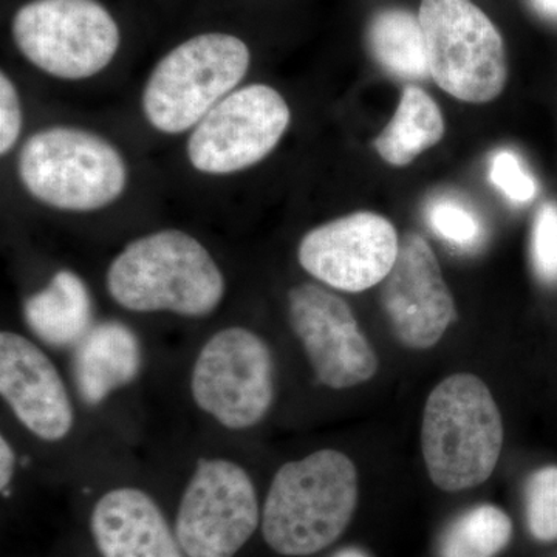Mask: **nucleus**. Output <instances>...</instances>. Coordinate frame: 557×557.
<instances>
[{
  "instance_id": "f257e3e1",
  "label": "nucleus",
  "mask_w": 557,
  "mask_h": 557,
  "mask_svg": "<svg viewBox=\"0 0 557 557\" xmlns=\"http://www.w3.org/2000/svg\"><path fill=\"white\" fill-rule=\"evenodd\" d=\"M110 298L134 313L205 318L225 298L226 281L208 248L182 230L132 240L106 273Z\"/></svg>"
},
{
  "instance_id": "f03ea898",
  "label": "nucleus",
  "mask_w": 557,
  "mask_h": 557,
  "mask_svg": "<svg viewBox=\"0 0 557 557\" xmlns=\"http://www.w3.org/2000/svg\"><path fill=\"white\" fill-rule=\"evenodd\" d=\"M357 504L354 461L339 450H318L277 469L262 509V536L277 555H314L338 541Z\"/></svg>"
},
{
  "instance_id": "7ed1b4c3",
  "label": "nucleus",
  "mask_w": 557,
  "mask_h": 557,
  "mask_svg": "<svg viewBox=\"0 0 557 557\" xmlns=\"http://www.w3.org/2000/svg\"><path fill=\"white\" fill-rule=\"evenodd\" d=\"M502 446L504 423L482 380L456 373L431 392L421 448L435 486L456 493L482 485L493 475Z\"/></svg>"
},
{
  "instance_id": "20e7f679",
  "label": "nucleus",
  "mask_w": 557,
  "mask_h": 557,
  "mask_svg": "<svg viewBox=\"0 0 557 557\" xmlns=\"http://www.w3.org/2000/svg\"><path fill=\"white\" fill-rule=\"evenodd\" d=\"M17 177L33 199L65 212L100 211L127 188L129 171L119 149L75 126H50L21 148Z\"/></svg>"
},
{
  "instance_id": "39448f33",
  "label": "nucleus",
  "mask_w": 557,
  "mask_h": 557,
  "mask_svg": "<svg viewBox=\"0 0 557 557\" xmlns=\"http://www.w3.org/2000/svg\"><path fill=\"white\" fill-rule=\"evenodd\" d=\"M249 64L251 51L237 36H194L153 67L141 95L143 115L161 134L194 129L223 98L239 89Z\"/></svg>"
},
{
  "instance_id": "423d86ee",
  "label": "nucleus",
  "mask_w": 557,
  "mask_h": 557,
  "mask_svg": "<svg viewBox=\"0 0 557 557\" xmlns=\"http://www.w3.org/2000/svg\"><path fill=\"white\" fill-rule=\"evenodd\" d=\"M431 78L458 101L485 104L505 89L507 51L494 22L471 0H421Z\"/></svg>"
},
{
  "instance_id": "0eeeda50",
  "label": "nucleus",
  "mask_w": 557,
  "mask_h": 557,
  "mask_svg": "<svg viewBox=\"0 0 557 557\" xmlns=\"http://www.w3.org/2000/svg\"><path fill=\"white\" fill-rule=\"evenodd\" d=\"M22 57L40 72L81 81L109 67L119 53V24L98 0H30L11 24Z\"/></svg>"
},
{
  "instance_id": "6e6552de",
  "label": "nucleus",
  "mask_w": 557,
  "mask_h": 557,
  "mask_svg": "<svg viewBox=\"0 0 557 557\" xmlns=\"http://www.w3.org/2000/svg\"><path fill=\"white\" fill-rule=\"evenodd\" d=\"M190 394L220 426L245 431L259 424L274 401V362L269 344L252 330H219L200 348Z\"/></svg>"
},
{
  "instance_id": "1a4fd4ad",
  "label": "nucleus",
  "mask_w": 557,
  "mask_h": 557,
  "mask_svg": "<svg viewBox=\"0 0 557 557\" xmlns=\"http://www.w3.org/2000/svg\"><path fill=\"white\" fill-rule=\"evenodd\" d=\"M262 522L247 469L226 458L197 463L180 500L175 536L186 557H234Z\"/></svg>"
},
{
  "instance_id": "9d476101",
  "label": "nucleus",
  "mask_w": 557,
  "mask_h": 557,
  "mask_svg": "<svg viewBox=\"0 0 557 557\" xmlns=\"http://www.w3.org/2000/svg\"><path fill=\"white\" fill-rule=\"evenodd\" d=\"M289 121L288 102L274 87H239L190 132L186 145L190 166L207 175L247 171L277 148Z\"/></svg>"
},
{
  "instance_id": "9b49d317",
  "label": "nucleus",
  "mask_w": 557,
  "mask_h": 557,
  "mask_svg": "<svg viewBox=\"0 0 557 557\" xmlns=\"http://www.w3.org/2000/svg\"><path fill=\"white\" fill-rule=\"evenodd\" d=\"M288 318L324 386L343 391L375 376V350L338 295L321 285L300 284L288 293Z\"/></svg>"
},
{
  "instance_id": "f8f14e48",
  "label": "nucleus",
  "mask_w": 557,
  "mask_h": 557,
  "mask_svg": "<svg viewBox=\"0 0 557 557\" xmlns=\"http://www.w3.org/2000/svg\"><path fill=\"white\" fill-rule=\"evenodd\" d=\"M399 237L391 220L359 211L330 220L300 240V267L330 288L361 293L383 284L398 258Z\"/></svg>"
},
{
  "instance_id": "ddd939ff",
  "label": "nucleus",
  "mask_w": 557,
  "mask_h": 557,
  "mask_svg": "<svg viewBox=\"0 0 557 557\" xmlns=\"http://www.w3.org/2000/svg\"><path fill=\"white\" fill-rule=\"evenodd\" d=\"M381 302L398 339L410 348L434 347L456 318V304L424 237L408 234L383 281Z\"/></svg>"
},
{
  "instance_id": "4468645a",
  "label": "nucleus",
  "mask_w": 557,
  "mask_h": 557,
  "mask_svg": "<svg viewBox=\"0 0 557 557\" xmlns=\"http://www.w3.org/2000/svg\"><path fill=\"white\" fill-rule=\"evenodd\" d=\"M0 395L25 429L44 442H61L72 431L75 412L57 366L14 332L0 333Z\"/></svg>"
},
{
  "instance_id": "2eb2a0df",
  "label": "nucleus",
  "mask_w": 557,
  "mask_h": 557,
  "mask_svg": "<svg viewBox=\"0 0 557 557\" xmlns=\"http://www.w3.org/2000/svg\"><path fill=\"white\" fill-rule=\"evenodd\" d=\"M90 531L102 557H186L159 505L138 487H115L95 504Z\"/></svg>"
},
{
  "instance_id": "dca6fc26",
  "label": "nucleus",
  "mask_w": 557,
  "mask_h": 557,
  "mask_svg": "<svg viewBox=\"0 0 557 557\" xmlns=\"http://www.w3.org/2000/svg\"><path fill=\"white\" fill-rule=\"evenodd\" d=\"M143 368V348L134 330L119 321L100 322L79 341L73 376L79 397L98 406L120 388L129 386Z\"/></svg>"
},
{
  "instance_id": "f3484780",
  "label": "nucleus",
  "mask_w": 557,
  "mask_h": 557,
  "mask_svg": "<svg viewBox=\"0 0 557 557\" xmlns=\"http://www.w3.org/2000/svg\"><path fill=\"white\" fill-rule=\"evenodd\" d=\"M24 318L47 346L76 347L95 325L89 287L75 271H58L46 287L25 300Z\"/></svg>"
},
{
  "instance_id": "a211bd4d",
  "label": "nucleus",
  "mask_w": 557,
  "mask_h": 557,
  "mask_svg": "<svg viewBox=\"0 0 557 557\" xmlns=\"http://www.w3.org/2000/svg\"><path fill=\"white\" fill-rule=\"evenodd\" d=\"M445 135V119L434 98L421 87L409 84L401 91L395 115L373 146L392 166L405 168L424 150L434 148Z\"/></svg>"
},
{
  "instance_id": "6ab92c4d",
  "label": "nucleus",
  "mask_w": 557,
  "mask_h": 557,
  "mask_svg": "<svg viewBox=\"0 0 557 557\" xmlns=\"http://www.w3.org/2000/svg\"><path fill=\"white\" fill-rule=\"evenodd\" d=\"M368 46L373 60L388 75L405 81L431 78L426 38L416 14L408 10H383L368 28Z\"/></svg>"
},
{
  "instance_id": "aec40b11",
  "label": "nucleus",
  "mask_w": 557,
  "mask_h": 557,
  "mask_svg": "<svg viewBox=\"0 0 557 557\" xmlns=\"http://www.w3.org/2000/svg\"><path fill=\"white\" fill-rule=\"evenodd\" d=\"M512 534L507 512L493 505H480L461 515L446 530L440 557H496Z\"/></svg>"
},
{
  "instance_id": "412c9836",
  "label": "nucleus",
  "mask_w": 557,
  "mask_h": 557,
  "mask_svg": "<svg viewBox=\"0 0 557 557\" xmlns=\"http://www.w3.org/2000/svg\"><path fill=\"white\" fill-rule=\"evenodd\" d=\"M428 223L438 237L457 249L479 248L485 239V226L478 212L456 197L442 196L428 207Z\"/></svg>"
},
{
  "instance_id": "4be33fe9",
  "label": "nucleus",
  "mask_w": 557,
  "mask_h": 557,
  "mask_svg": "<svg viewBox=\"0 0 557 557\" xmlns=\"http://www.w3.org/2000/svg\"><path fill=\"white\" fill-rule=\"evenodd\" d=\"M528 530L541 542L557 541V467L539 469L525 491Z\"/></svg>"
},
{
  "instance_id": "5701e85b",
  "label": "nucleus",
  "mask_w": 557,
  "mask_h": 557,
  "mask_svg": "<svg viewBox=\"0 0 557 557\" xmlns=\"http://www.w3.org/2000/svg\"><path fill=\"white\" fill-rule=\"evenodd\" d=\"M531 265L539 281L557 285V201H545L537 209L531 228Z\"/></svg>"
},
{
  "instance_id": "b1692460",
  "label": "nucleus",
  "mask_w": 557,
  "mask_h": 557,
  "mask_svg": "<svg viewBox=\"0 0 557 557\" xmlns=\"http://www.w3.org/2000/svg\"><path fill=\"white\" fill-rule=\"evenodd\" d=\"M490 180L512 203H530L537 194L536 180L525 171L518 153L509 149L494 152L490 163Z\"/></svg>"
},
{
  "instance_id": "393cba45",
  "label": "nucleus",
  "mask_w": 557,
  "mask_h": 557,
  "mask_svg": "<svg viewBox=\"0 0 557 557\" xmlns=\"http://www.w3.org/2000/svg\"><path fill=\"white\" fill-rule=\"evenodd\" d=\"M24 126L20 91L13 79L2 72L0 75V153L5 157L20 141Z\"/></svg>"
},
{
  "instance_id": "a878e982",
  "label": "nucleus",
  "mask_w": 557,
  "mask_h": 557,
  "mask_svg": "<svg viewBox=\"0 0 557 557\" xmlns=\"http://www.w3.org/2000/svg\"><path fill=\"white\" fill-rule=\"evenodd\" d=\"M17 457L7 437H0V490L5 493L16 474Z\"/></svg>"
},
{
  "instance_id": "bb28decb",
  "label": "nucleus",
  "mask_w": 557,
  "mask_h": 557,
  "mask_svg": "<svg viewBox=\"0 0 557 557\" xmlns=\"http://www.w3.org/2000/svg\"><path fill=\"white\" fill-rule=\"evenodd\" d=\"M525 2L542 21L557 27V0H525Z\"/></svg>"
},
{
  "instance_id": "cd10ccee",
  "label": "nucleus",
  "mask_w": 557,
  "mask_h": 557,
  "mask_svg": "<svg viewBox=\"0 0 557 557\" xmlns=\"http://www.w3.org/2000/svg\"><path fill=\"white\" fill-rule=\"evenodd\" d=\"M335 557H369L358 548H346L341 549L339 553H336Z\"/></svg>"
}]
</instances>
